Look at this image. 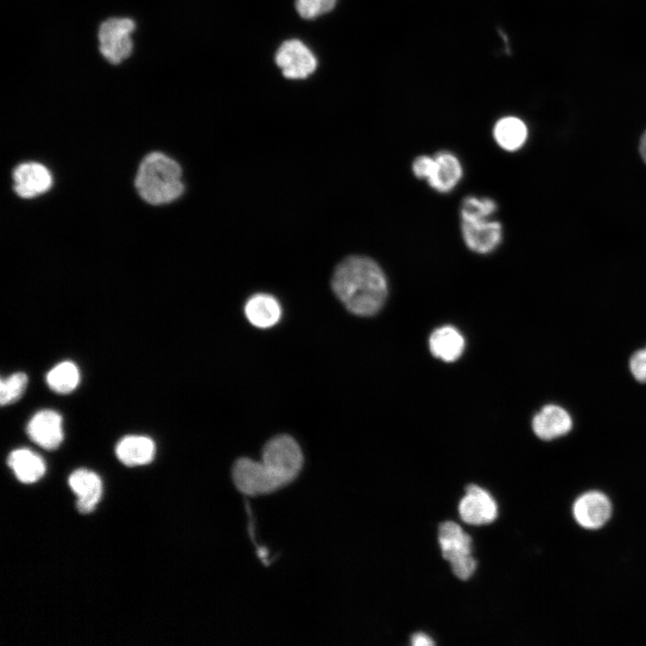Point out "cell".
Returning <instances> with one entry per match:
<instances>
[{
    "label": "cell",
    "mask_w": 646,
    "mask_h": 646,
    "mask_svg": "<svg viewBox=\"0 0 646 646\" xmlns=\"http://www.w3.org/2000/svg\"><path fill=\"white\" fill-rule=\"evenodd\" d=\"M435 167L434 157L421 155L415 159L412 170L415 177L428 180Z\"/></svg>",
    "instance_id": "obj_25"
},
{
    "label": "cell",
    "mask_w": 646,
    "mask_h": 646,
    "mask_svg": "<svg viewBox=\"0 0 646 646\" xmlns=\"http://www.w3.org/2000/svg\"><path fill=\"white\" fill-rule=\"evenodd\" d=\"M28 383L24 372H16L0 380V402L2 406L17 401L23 394Z\"/></svg>",
    "instance_id": "obj_22"
},
{
    "label": "cell",
    "mask_w": 646,
    "mask_h": 646,
    "mask_svg": "<svg viewBox=\"0 0 646 646\" xmlns=\"http://www.w3.org/2000/svg\"><path fill=\"white\" fill-rule=\"evenodd\" d=\"M493 136L502 149L510 152L517 151L525 144L528 128L520 118L506 116L500 118L494 125Z\"/></svg>",
    "instance_id": "obj_19"
},
{
    "label": "cell",
    "mask_w": 646,
    "mask_h": 646,
    "mask_svg": "<svg viewBox=\"0 0 646 646\" xmlns=\"http://www.w3.org/2000/svg\"><path fill=\"white\" fill-rule=\"evenodd\" d=\"M134 29V22L127 18H112L100 25V50L107 60L118 64L129 57L133 48L130 34Z\"/></svg>",
    "instance_id": "obj_6"
},
{
    "label": "cell",
    "mask_w": 646,
    "mask_h": 646,
    "mask_svg": "<svg viewBox=\"0 0 646 646\" xmlns=\"http://www.w3.org/2000/svg\"><path fill=\"white\" fill-rule=\"evenodd\" d=\"M429 345L435 357L445 362H453L461 355L465 341L455 327L445 326L432 333Z\"/></svg>",
    "instance_id": "obj_18"
},
{
    "label": "cell",
    "mask_w": 646,
    "mask_h": 646,
    "mask_svg": "<svg viewBox=\"0 0 646 646\" xmlns=\"http://www.w3.org/2000/svg\"><path fill=\"white\" fill-rule=\"evenodd\" d=\"M439 543L442 556L451 564L454 574L467 580L476 568L472 556V538L453 521H445L439 527Z\"/></svg>",
    "instance_id": "obj_5"
},
{
    "label": "cell",
    "mask_w": 646,
    "mask_h": 646,
    "mask_svg": "<svg viewBox=\"0 0 646 646\" xmlns=\"http://www.w3.org/2000/svg\"><path fill=\"white\" fill-rule=\"evenodd\" d=\"M62 416L56 411L46 409L37 412L29 421L27 432L30 438L46 450H55L64 439Z\"/></svg>",
    "instance_id": "obj_10"
},
{
    "label": "cell",
    "mask_w": 646,
    "mask_h": 646,
    "mask_svg": "<svg viewBox=\"0 0 646 646\" xmlns=\"http://www.w3.org/2000/svg\"><path fill=\"white\" fill-rule=\"evenodd\" d=\"M46 380L52 390L60 394H67L78 386L80 373L74 362L65 361L53 367L48 372Z\"/></svg>",
    "instance_id": "obj_20"
},
{
    "label": "cell",
    "mask_w": 646,
    "mask_h": 646,
    "mask_svg": "<svg viewBox=\"0 0 646 646\" xmlns=\"http://www.w3.org/2000/svg\"><path fill=\"white\" fill-rule=\"evenodd\" d=\"M135 188L141 197L149 204L171 202L184 191L181 168L177 162L162 153H149L139 166Z\"/></svg>",
    "instance_id": "obj_3"
},
{
    "label": "cell",
    "mask_w": 646,
    "mask_h": 646,
    "mask_svg": "<svg viewBox=\"0 0 646 646\" xmlns=\"http://www.w3.org/2000/svg\"><path fill=\"white\" fill-rule=\"evenodd\" d=\"M336 0H296L298 13L304 19H313L332 10Z\"/></svg>",
    "instance_id": "obj_23"
},
{
    "label": "cell",
    "mask_w": 646,
    "mask_h": 646,
    "mask_svg": "<svg viewBox=\"0 0 646 646\" xmlns=\"http://www.w3.org/2000/svg\"><path fill=\"white\" fill-rule=\"evenodd\" d=\"M434 159V170L427 182L431 188L438 192H450L457 186L462 177V166L458 159L447 151L438 153Z\"/></svg>",
    "instance_id": "obj_14"
},
{
    "label": "cell",
    "mask_w": 646,
    "mask_h": 646,
    "mask_svg": "<svg viewBox=\"0 0 646 646\" xmlns=\"http://www.w3.org/2000/svg\"><path fill=\"white\" fill-rule=\"evenodd\" d=\"M615 511L610 495L598 488H589L577 494L571 503V517L581 529L595 532L608 525Z\"/></svg>",
    "instance_id": "obj_4"
},
{
    "label": "cell",
    "mask_w": 646,
    "mask_h": 646,
    "mask_svg": "<svg viewBox=\"0 0 646 646\" xmlns=\"http://www.w3.org/2000/svg\"><path fill=\"white\" fill-rule=\"evenodd\" d=\"M275 62L283 74L290 79H303L317 67V59L311 50L299 39L284 41L278 48Z\"/></svg>",
    "instance_id": "obj_7"
},
{
    "label": "cell",
    "mask_w": 646,
    "mask_h": 646,
    "mask_svg": "<svg viewBox=\"0 0 646 646\" xmlns=\"http://www.w3.org/2000/svg\"><path fill=\"white\" fill-rule=\"evenodd\" d=\"M497 504L493 496L476 484H468L458 505L461 519L471 525L493 522L497 517Z\"/></svg>",
    "instance_id": "obj_9"
},
{
    "label": "cell",
    "mask_w": 646,
    "mask_h": 646,
    "mask_svg": "<svg viewBox=\"0 0 646 646\" xmlns=\"http://www.w3.org/2000/svg\"><path fill=\"white\" fill-rule=\"evenodd\" d=\"M629 368L633 378L639 382H646V347L633 354Z\"/></svg>",
    "instance_id": "obj_24"
},
{
    "label": "cell",
    "mask_w": 646,
    "mask_h": 646,
    "mask_svg": "<svg viewBox=\"0 0 646 646\" xmlns=\"http://www.w3.org/2000/svg\"><path fill=\"white\" fill-rule=\"evenodd\" d=\"M8 466L19 481L31 484L40 479L46 471L43 458L29 449H17L8 456Z\"/></svg>",
    "instance_id": "obj_17"
},
{
    "label": "cell",
    "mask_w": 646,
    "mask_h": 646,
    "mask_svg": "<svg viewBox=\"0 0 646 646\" xmlns=\"http://www.w3.org/2000/svg\"><path fill=\"white\" fill-rule=\"evenodd\" d=\"M303 454L290 435L279 434L263 447L262 461L240 458L231 467L232 482L239 492L249 496L269 494L288 485L300 475Z\"/></svg>",
    "instance_id": "obj_1"
},
{
    "label": "cell",
    "mask_w": 646,
    "mask_h": 646,
    "mask_svg": "<svg viewBox=\"0 0 646 646\" xmlns=\"http://www.w3.org/2000/svg\"><path fill=\"white\" fill-rule=\"evenodd\" d=\"M155 454V444L144 435H127L116 446L118 458L126 466L135 467L150 463Z\"/></svg>",
    "instance_id": "obj_15"
},
{
    "label": "cell",
    "mask_w": 646,
    "mask_h": 646,
    "mask_svg": "<svg viewBox=\"0 0 646 646\" xmlns=\"http://www.w3.org/2000/svg\"><path fill=\"white\" fill-rule=\"evenodd\" d=\"M411 643L414 646H431L433 645L432 638L423 633H416L411 637Z\"/></svg>",
    "instance_id": "obj_26"
},
{
    "label": "cell",
    "mask_w": 646,
    "mask_h": 646,
    "mask_svg": "<svg viewBox=\"0 0 646 646\" xmlns=\"http://www.w3.org/2000/svg\"><path fill=\"white\" fill-rule=\"evenodd\" d=\"M68 484L78 497L77 510L83 514L92 512L102 494V484L100 476L87 469H77L70 475Z\"/></svg>",
    "instance_id": "obj_13"
},
{
    "label": "cell",
    "mask_w": 646,
    "mask_h": 646,
    "mask_svg": "<svg viewBox=\"0 0 646 646\" xmlns=\"http://www.w3.org/2000/svg\"><path fill=\"white\" fill-rule=\"evenodd\" d=\"M461 232L467 247L479 254L493 251L502 239V224L490 218L461 219Z\"/></svg>",
    "instance_id": "obj_8"
},
{
    "label": "cell",
    "mask_w": 646,
    "mask_h": 646,
    "mask_svg": "<svg viewBox=\"0 0 646 646\" xmlns=\"http://www.w3.org/2000/svg\"><path fill=\"white\" fill-rule=\"evenodd\" d=\"M532 428L543 441H552L567 434L572 428L570 414L557 405H546L534 416Z\"/></svg>",
    "instance_id": "obj_11"
},
{
    "label": "cell",
    "mask_w": 646,
    "mask_h": 646,
    "mask_svg": "<svg viewBox=\"0 0 646 646\" xmlns=\"http://www.w3.org/2000/svg\"><path fill=\"white\" fill-rule=\"evenodd\" d=\"M244 311L255 327L266 328L275 325L281 318V306L277 300L266 293H257L246 302Z\"/></svg>",
    "instance_id": "obj_16"
},
{
    "label": "cell",
    "mask_w": 646,
    "mask_h": 646,
    "mask_svg": "<svg viewBox=\"0 0 646 646\" xmlns=\"http://www.w3.org/2000/svg\"><path fill=\"white\" fill-rule=\"evenodd\" d=\"M14 190L21 197L31 198L43 194L51 186L48 170L37 162L22 163L13 171Z\"/></svg>",
    "instance_id": "obj_12"
},
{
    "label": "cell",
    "mask_w": 646,
    "mask_h": 646,
    "mask_svg": "<svg viewBox=\"0 0 646 646\" xmlns=\"http://www.w3.org/2000/svg\"><path fill=\"white\" fill-rule=\"evenodd\" d=\"M640 153L642 155V160L646 163V131L642 135V138L640 141Z\"/></svg>",
    "instance_id": "obj_27"
},
{
    "label": "cell",
    "mask_w": 646,
    "mask_h": 646,
    "mask_svg": "<svg viewBox=\"0 0 646 646\" xmlns=\"http://www.w3.org/2000/svg\"><path fill=\"white\" fill-rule=\"evenodd\" d=\"M331 284L345 308L358 316L377 313L388 294L387 279L381 267L363 256H351L340 262Z\"/></svg>",
    "instance_id": "obj_2"
},
{
    "label": "cell",
    "mask_w": 646,
    "mask_h": 646,
    "mask_svg": "<svg viewBox=\"0 0 646 646\" xmlns=\"http://www.w3.org/2000/svg\"><path fill=\"white\" fill-rule=\"evenodd\" d=\"M497 210L494 200L488 197L467 196L464 199L461 209V219L490 218Z\"/></svg>",
    "instance_id": "obj_21"
}]
</instances>
